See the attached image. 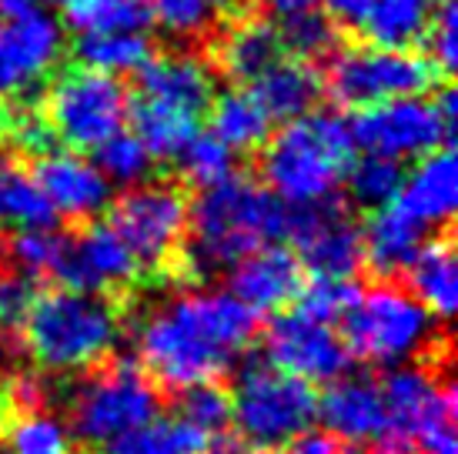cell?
I'll return each instance as SVG.
<instances>
[{
	"label": "cell",
	"instance_id": "obj_1",
	"mask_svg": "<svg viewBox=\"0 0 458 454\" xmlns=\"http://www.w3.org/2000/svg\"><path fill=\"white\" fill-rule=\"evenodd\" d=\"M258 334V315L231 290H188L154 307L138 328L148 378L171 391L217 381Z\"/></svg>",
	"mask_w": 458,
	"mask_h": 454
},
{
	"label": "cell",
	"instance_id": "obj_2",
	"mask_svg": "<svg viewBox=\"0 0 458 454\" xmlns=\"http://www.w3.org/2000/svg\"><path fill=\"white\" fill-rule=\"evenodd\" d=\"M191 244L181 248L178 265H188L194 278L225 271L265 240L288 234V201L271 188H261L242 174H231L211 188H201L191 204Z\"/></svg>",
	"mask_w": 458,
	"mask_h": 454
},
{
	"label": "cell",
	"instance_id": "obj_3",
	"mask_svg": "<svg viewBox=\"0 0 458 454\" xmlns=\"http://www.w3.org/2000/svg\"><path fill=\"white\" fill-rule=\"evenodd\" d=\"M30 361L47 374H81L98 367L121 338V315L104 294L44 290L34 294L21 324Z\"/></svg>",
	"mask_w": 458,
	"mask_h": 454
},
{
	"label": "cell",
	"instance_id": "obj_4",
	"mask_svg": "<svg viewBox=\"0 0 458 454\" xmlns=\"http://www.w3.org/2000/svg\"><path fill=\"white\" fill-rule=\"evenodd\" d=\"M355 157V144L338 114H305L265 140L261 174L267 188L288 204L335 198Z\"/></svg>",
	"mask_w": 458,
	"mask_h": 454
},
{
	"label": "cell",
	"instance_id": "obj_5",
	"mask_svg": "<svg viewBox=\"0 0 458 454\" xmlns=\"http://www.w3.org/2000/svg\"><path fill=\"white\" fill-rule=\"evenodd\" d=\"M342 340L358 361L398 367L435 351L438 317L411 290L378 284L344 311Z\"/></svg>",
	"mask_w": 458,
	"mask_h": 454
},
{
	"label": "cell",
	"instance_id": "obj_6",
	"mask_svg": "<svg viewBox=\"0 0 458 454\" xmlns=\"http://www.w3.org/2000/svg\"><path fill=\"white\" fill-rule=\"evenodd\" d=\"M231 398V421L244 441L275 451L281 444L305 434L318 417V394L311 381L288 374L271 361H251L244 367Z\"/></svg>",
	"mask_w": 458,
	"mask_h": 454
},
{
	"label": "cell",
	"instance_id": "obj_7",
	"mask_svg": "<svg viewBox=\"0 0 458 454\" xmlns=\"http://www.w3.org/2000/svg\"><path fill=\"white\" fill-rule=\"evenodd\" d=\"M455 90L442 88L432 101L398 97V101L358 107L355 121L348 124V134H352V144L365 154L408 161V157H421L445 147L455 134Z\"/></svg>",
	"mask_w": 458,
	"mask_h": 454
},
{
	"label": "cell",
	"instance_id": "obj_8",
	"mask_svg": "<svg viewBox=\"0 0 458 454\" xmlns=\"http://www.w3.org/2000/svg\"><path fill=\"white\" fill-rule=\"evenodd\" d=\"M161 415V394L138 361H114L71 394V431L88 444H107Z\"/></svg>",
	"mask_w": 458,
	"mask_h": 454
},
{
	"label": "cell",
	"instance_id": "obj_9",
	"mask_svg": "<svg viewBox=\"0 0 458 454\" xmlns=\"http://www.w3.org/2000/svg\"><path fill=\"white\" fill-rule=\"evenodd\" d=\"M438 71L421 54L408 47H348L328 67L331 97L344 107H371V104L421 97L438 84Z\"/></svg>",
	"mask_w": 458,
	"mask_h": 454
},
{
	"label": "cell",
	"instance_id": "obj_10",
	"mask_svg": "<svg viewBox=\"0 0 458 454\" xmlns=\"http://www.w3.org/2000/svg\"><path fill=\"white\" fill-rule=\"evenodd\" d=\"M191 224V201L178 184H134L111 207V227L131 248L140 267H174Z\"/></svg>",
	"mask_w": 458,
	"mask_h": 454
},
{
	"label": "cell",
	"instance_id": "obj_11",
	"mask_svg": "<svg viewBox=\"0 0 458 454\" xmlns=\"http://www.w3.org/2000/svg\"><path fill=\"white\" fill-rule=\"evenodd\" d=\"M128 90L121 80L101 71H67L51 84L40 111L51 124L54 138L67 147H98L117 134L128 121Z\"/></svg>",
	"mask_w": 458,
	"mask_h": 454
},
{
	"label": "cell",
	"instance_id": "obj_12",
	"mask_svg": "<svg viewBox=\"0 0 458 454\" xmlns=\"http://www.w3.org/2000/svg\"><path fill=\"white\" fill-rule=\"evenodd\" d=\"M385 431L375 441L378 454H415V444L432 425L455 421V388L428 367L398 365L382 381Z\"/></svg>",
	"mask_w": 458,
	"mask_h": 454
},
{
	"label": "cell",
	"instance_id": "obj_13",
	"mask_svg": "<svg viewBox=\"0 0 458 454\" xmlns=\"http://www.w3.org/2000/svg\"><path fill=\"white\" fill-rule=\"evenodd\" d=\"M298 248V261L318 278H355L365 265L361 227L344 214L335 198L311 204H288V234Z\"/></svg>",
	"mask_w": 458,
	"mask_h": 454
},
{
	"label": "cell",
	"instance_id": "obj_14",
	"mask_svg": "<svg viewBox=\"0 0 458 454\" xmlns=\"http://www.w3.org/2000/svg\"><path fill=\"white\" fill-rule=\"evenodd\" d=\"M265 351L275 367L305 381H328L331 384L352 365V354L344 348L342 334L335 331V324L315 321L301 311L278 315L267 324Z\"/></svg>",
	"mask_w": 458,
	"mask_h": 454
},
{
	"label": "cell",
	"instance_id": "obj_15",
	"mask_svg": "<svg viewBox=\"0 0 458 454\" xmlns=\"http://www.w3.org/2000/svg\"><path fill=\"white\" fill-rule=\"evenodd\" d=\"M138 274V257L131 254V248L107 221V224H88L77 238H67L64 257H61L54 278L71 290L107 298L114 290L131 288Z\"/></svg>",
	"mask_w": 458,
	"mask_h": 454
},
{
	"label": "cell",
	"instance_id": "obj_16",
	"mask_svg": "<svg viewBox=\"0 0 458 454\" xmlns=\"http://www.w3.org/2000/svg\"><path fill=\"white\" fill-rule=\"evenodd\" d=\"M64 34L51 13L38 11L0 21V97H24L51 74Z\"/></svg>",
	"mask_w": 458,
	"mask_h": 454
},
{
	"label": "cell",
	"instance_id": "obj_17",
	"mask_svg": "<svg viewBox=\"0 0 458 454\" xmlns=\"http://www.w3.org/2000/svg\"><path fill=\"white\" fill-rule=\"evenodd\" d=\"M231 271V294L251 307L255 315H271L281 311L301 294L305 288V265L298 254L281 248V244H261L242 261H234Z\"/></svg>",
	"mask_w": 458,
	"mask_h": 454
},
{
	"label": "cell",
	"instance_id": "obj_18",
	"mask_svg": "<svg viewBox=\"0 0 458 454\" xmlns=\"http://www.w3.org/2000/svg\"><path fill=\"white\" fill-rule=\"evenodd\" d=\"M34 181L57 217L90 221L101 214L104 207H111V181L98 171L94 161L81 157V154L51 151L38 157Z\"/></svg>",
	"mask_w": 458,
	"mask_h": 454
},
{
	"label": "cell",
	"instance_id": "obj_19",
	"mask_svg": "<svg viewBox=\"0 0 458 454\" xmlns=\"http://www.w3.org/2000/svg\"><path fill=\"white\" fill-rule=\"evenodd\" d=\"M318 417L328 434L352 444H375L385 431L382 384L369 378H335L318 398Z\"/></svg>",
	"mask_w": 458,
	"mask_h": 454
},
{
	"label": "cell",
	"instance_id": "obj_20",
	"mask_svg": "<svg viewBox=\"0 0 458 454\" xmlns=\"http://www.w3.org/2000/svg\"><path fill=\"white\" fill-rule=\"evenodd\" d=\"M394 204L421 227H445L458 204V161L448 147L421 154V161L402 174Z\"/></svg>",
	"mask_w": 458,
	"mask_h": 454
},
{
	"label": "cell",
	"instance_id": "obj_21",
	"mask_svg": "<svg viewBox=\"0 0 458 454\" xmlns=\"http://www.w3.org/2000/svg\"><path fill=\"white\" fill-rule=\"evenodd\" d=\"M138 94L165 101L184 114L201 117L215 101V74L211 67L194 54L174 51L151 57L138 71Z\"/></svg>",
	"mask_w": 458,
	"mask_h": 454
},
{
	"label": "cell",
	"instance_id": "obj_22",
	"mask_svg": "<svg viewBox=\"0 0 458 454\" xmlns=\"http://www.w3.org/2000/svg\"><path fill=\"white\" fill-rule=\"evenodd\" d=\"M425 231L411 214H405L398 204H385L375 207L369 224L361 231V248H365V261L378 278H394L405 274L408 265L415 261V254L425 244Z\"/></svg>",
	"mask_w": 458,
	"mask_h": 454
},
{
	"label": "cell",
	"instance_id": "obj_23",
	"mask_svg": "<svg viewBox=\"0 0 458 454\" xmlns=\"http://www.w3.org/2000/svg\"><path fill=\"white\" fill-rule=\"evenodd\" d=\"M251 94L271 121H294L315 111L325 94V80L308 61H275L265 74L251 80Z\"/></svg>",
	"mask_w": 458,
	"mask_h": 454
},
{
	"label": "cell",
	"instance_id": "obj_24",
	"mask_svg": "<svg viewBox=\"0 0 458 454\" xmlns=\"http://www.w3.org/2000/svg\"><path fill=\"white\" fill-rule=\"evenodd\" d=\"M281 54H284V47H281L278 27L261 21V17H248V21H238L225 30V38L217 40L215 47V61L231 80L251 84L271 63L281 61Z\"/></svg>",
	"mask_w": 458,
	"mask_h": 454
},
{
	"label": "cell",
	"instance_id": "obj_25",
	"mask_svg": "<svg viewBox=\"0 0 458 454\" xmlns=\"http://www.w3.org/2000/svg\"><path fill=\"white\" fill-rule=\"evenodd\" d=\"M128 117L131 130L138 134L154 161H178V154L191 144L201 124V117L178 111L165 101L144 97V94H134V101H128Z\"/></svg>",
	"mask_w": 458,
	"mask_h": 454
},
{
	"label": "cell",
	"instance_id": "obj_26",
	"mask_svg": "<svg viewBox=\"0 0 458 454\" xmlns=\"http://www.w3.org/2000/svg\"><path fill=\"white\" fill-rule=\"evenodd\" d=\"M408 281H411V294L419 298L435 317L455 315L458 307V265L455 251H452V240L432 238V244L425 240L421 251L415 254V261L408 265Z\"/></svg>",
	"mask_w": 458,
	"mask_h": 454
},
{
	"label": "cell",
	"instance_id": "obj_27",
	"mask_svg": "<svg viewBox=\"0 0 458 454\" xmlns=\"http://www.w3.org/2000/svg\"><path fill=\"white\" fill-rule=\"evenodd\" d=\"M74 61L101 74H138L151 61V40L144 30H81L74 40Z\"/></svg>",
	"mask_w": 458,
	"mask_h": 454
},
{
	"label": "cell",
	"instance_id": "obj_28",
	"mask_svg": "<svg viewBox=\"0 0 458 454\" xmlns=\"http://www.w3.org/2000/svg\"><path fill=\"white\" fill-rule=\"evenodd\" d=\"M211 134L231 151H255L271 138V117L251 90H225L211 101Z\"/></svg>",
	"mask_w": 458,
	"mask_h": 454
},
{
	"label": "cell",
	"instance_id": "obj_29",
	"mask_svg": "<svg viewBox=\"0 0 458 454\" xmlns=\"http://www.w3.org/2000/svg\"><path fill=\"white\" fill-rule=\"evenodd\" d=\"M432 13L435 0H369L361 34L382 47H408L425 38Z\"/></svg>",
	"mask_w": 458,
	"mask_h": 454
},
{
	"label": "cell",
	"instance_id": "obj_30",
	"mask_svg": "<svg viewBox=\"0 0 458 454\" xmlns=\"http://www.w3.org/2000/svg\"><path fill=\"white\" fill-rule=\"evenodd\" d=\"M51 224H57V214L38 188L34 174L17 161H0V227L24 231V227Z\"/></svg>",
	"mask_w": 458,
	"mask_h": 454
},
{
	"label": "cell",
	"instance_id": "obj_31",
	"mask_svg": "<svg viewBox=\"0 0 458 454\" xmlns=\"http://www.w3.org/2000/svg\"><path fill=\"white\" fill-rule=\"evenodd\" d=\"M67 234H61L57 227H24V231H13L11 238L4 240L0 257L11 265L13 274H21L27 281L54 278L57 265L64 257Z\"/></svg>",
	"mask_w": 458,
	"mask_h": 454
},
{
	"label": "cell",
	"instance_id": "obj_32",
	"mask_svg": "<svg viewBox=\"0 0 458 454\" xmlns=\"http://www.w3.org/2000/svg\"><path fill=\"white\" fill-rule=\"evenodd\" d=\"M201 431L191 428L181 415L151 417L148 425L128 431L124 438L107 444V454H204Z\"/></svg>",
	"mask_w": 458,
	"mask_h": 454
},
{
	"label": "cell",
	"instance_id": "obj_33",
	"mask_svg": "<svg viewBox=\"0 0 458 454\" xmlns=\"http://www.w3.org/2000/svg\"><path fill=\"white\" fill-rule=\"evenodd\" d=\"M67 21L77 30H148V0H71Z\"/></svg>",
	"mask_w": 458,
	"mask_h": 454
},
{
	"label": "cell",
	"instance_id": "obj_34",
	"mask_svg": "<svg viewBox=\"0 0 458 454\" xmlns=\"http://www.w3.org/2000/svg\"><path fill=\"white\" fill-rule=\"evenodd\" d=\"M402 174H405V171L398 167V161L365 154L361 161H352L348 174H344V184H348L352 201L375 211V207H385V204H392L394 198H398Z\"/></svg>",
	"mask_w": 458,
	"mask_h": 454
},
{
	"label": "cell",
	"instance_id": "obj_35",
	"mask_svg": "<svg viewBox=\"0 0 458 454\" xmlns=\"http://www.w3.org/2000/svg\"><path fill=\"white\" fill-rule=\"evenodd\" d=\"M98 171H101L111 184H124V188H134L144 177L151 174L154 157L148 154V147L138 140L134 130H117L107 140H101L98 147Z\"/></svg>",
	"mask_w": 458,
	"mask_h": 454
},
{
	"label": "cell",
	"instance_id": "obj_36",
	"mask_svg": "<svg viewBox=\"0 0 458 454\" xmlns=\"http://www.w3.org/2000/svg\"><path fill=\"white\" fill-rule=\"evenodd\" d=\"M278 38H281V47L288 54H294L298 61H315V57H325V54L335 51L338 27L331 24L328 13L311 7V11L281 17Z\"/></svg>",
	"mask_w": 458,
	"mask_h": 454
},
{
	"label": "cell",
	"instance_id": "obj_37",
	"mask_svg": "<svg viewBox=\"0 0 458 454\" xmlns=\"http://www.w3.org/2000/svg\"><path fill=\"white\" fill-rule=\"evenodd\" d=\"M7 454H71V428L47 411H27L11 425Z\"/></svg>",
	"mask_w": 458,
	"mask_h": 454
},
{
	"label": "cell",
	"instance_id": "obj_38",
	"mask_svg": "<svg viewBox=\"0 0 458 454\" xmlns=\"http://www.w3.org/2000/svg\"><path fill=\"white\" fill-rule=\"evenodd\" d=\"M184 177L198 188H211L217 181L234 174V151L221 144L215 134H194V140L178 154Z\"/></svg>",
	"mask_w": 458,
	"mask_h": 454
},
{
	"label": "cell",
	"instance_id": "obj_39",
	"mask_svg": "<svg viewBox=\"0 0 458 454\" xmlns=\"http://www.w3.org/2000/svg\"><path fill=\"white\" fill-rule=\"evenodd\" d=\"M191 428H198L204 438H215L228 428L231 421V398L228 391H221L215 381L208 384H194L181 391V411H178Z\"/></svg>",
	"mask_w": 458,
	"mask_h": 454
},
{
	"label": "cell",
	"instance_id": "obj_40",
	"mask_svg": "<svg viewBox=\"0 0 458 454\" xmlns=\"http://www.w3.org/2000/svg\"><path fill=\"white\" fill-rule=\"evenodd\" d=\"M358 294L361 290L355 288V281L352 278H318L301 288V315L315 317V321H325V324H335V321H342L344 311L358 301Z\"/></svg>",
	"mask_w": 458,
	"mask_h": 454
},
{
	"label": "cell",
	"instance_id": "obj_41",
	"mask_svg": "<svg viewBox=\"0 0 458 454\" xmlns=\"http://www.w3.org/2000/svg\"><path fill=\"white\" fill-rule=\"evenodd\" d=\"M4 138L11 140L21 154L34 157V161L57 147V138H54L51 124H47V117H44V111H40L38 104H34V107H30V104H21L17 111L7 114V121H4Z\"/></svg>",
	"mask_w": 458,
	"mask_h": 454
},
{
	"label": "cell",
	"instance_id": "obj_42",
	"mask_svg": "<svg viewBox=\"0 0 458 454\" xmlns=\"http://www.w3.org/2000/svg\"><path fill=\"white\" fill-rule=\"evenodd\" d=\"M215 0H148L151 21L174 38H198L215 21Z\"/></svg>",
	"mask_w": 458,
	"mask_h": 454
},
{
	"label": "cell",
	"instance_id": "obj_43",
	"mask_svg": "<svg viewBox=\"0 0 458 454\" xmlns=\"http://www.w3.org/2000/svg\"><path fill=\"white\" fill-rule=\"evenodd\" d=\"M428 51L438 74H452L458 63V13L455 0H438L432 13V24L425 30Z\"/></svg>",
	"mask_w": 458,
	"mask_h": 454
},
{
	"label": "cell",
	"instance_id": "obj_44",
	"mask_svg": "<svg viewBox=\"0 0 458 454\" xmlns=\"http://www.w3.org/2000/svg\"><path fill=\"white\" fill-rule=\"evenodd\" d=\"M34 301V281L21 278V274H4L0 278V331L17 334L24 324L27 311Z\"/></svg>",
	"mask_w": 458,
	"mask_h": 454
},
{
	"label": "cell",
	"instance_id": "obj_45",
	"mask_svg": "<svg viewBox=\"0 0 458 454\" xmlns=\"http://www.w3.org/2000/svg\"><path fill=\"white\" fill-rule=\"evenodd\" d=\"M325 13L331 17V24L335 27L361 30L365 13H369V0H325Z\"/></svg>",
	"mask_w": 458,
	"mask_h": 454
},
{
	"label": "cell",
	"instance_id": "obj_46",
	"mask_svg": "<svg viewBox=\"0 0 458 454\" xmlns=\"http://www.w3.org/2000/svg\"><path fill=\"white\" fill-rule=\"evenodd\" d=\"M288 454H344L342 444L328 431H305L294 441H288Z\"/></svg>",
	"mask_w": 458,
	"mask_h": 454
},
{
	"label": "cell",
	"instance_id": "obj_47",
	"mask_svg": "<svg viewBox=\"0 0 458 454\" xmlns=\"http://www.w3.org/2000/svg\"><path fill=\"white\" fill-rule=\"evenodd\" d=\"M204 454H275L267 451V448H258V444L244 441V438H231V434H215V438H208L204 444Z\"/></svg>",
	"mask_w": 458,
	"mask_h": 454
},
{
	"label": "cell",
	"instance_id": "obj_48",
	"mask_svg": "<svg viewBox=\"0 0 458 454\" xmlns=\"http://www.w3.org/2000/svg\"><path fill=\"white\" fill-rule=\"evenodd\" d=\"M40 0H0V21H11V17H24V13L38 11Z\"/></svg>",
	"mask_w": 458,
	"mask_h": 454
},
{
	"label": "cell",
	"instance_id": "obj_49",
	"mask_svg": "<svg viewBox=\"0 0 458 454\" xmlns=\"http://www.w3.org/2000/svg\"><path fill=\"white\" fill-rule=\"evenodd\" d=\"M267 4H271V11L278 13V17H288V13H301L318 7L321 0H267Z\"/></svg>",
	"mask_w": 458,
	"mask_h": 454
},
{
	"label": "cell",
	"instance_id": "obj_50",
	"mask_svg": "<svg viewBox=\"0 0 458 454\" xmlns=\"http://www.w3.org/2000/svg\"><path fill=\"white\" fill-rule=\"evenodd\" d=\"M13 411H17V404H13L11 381L0 374V428H4V425H11Z\"/></svg>",
	"mask_w": 458,
	"mask_h": 454
},
{
	"label": "cell",
	"instance_id": "obj_51",
	"mask_svg": "<svg viewBox=\"0 0 458 454\" xmlns=\"http://www.w3.org/2000/svg\"><path fill=\"white\" fill-rule=\"evenodd\" d=\"M215 4H228V7H244V4H251V0H215Z\"/></svg>",
	"mask_w": 458,
	"mask_h": 454
},
{
	"label": "cell",
	"instance_id": "obj_52",
	"mask_svg": "<svg viewBox=\"0 0 458 454\" xmlns=\"http://www.w3.org/2000/svg\"><path fill=\"white\" fill-rule=\"evenodd\" d=\"M4 121H7V111L0 107V140H4Z\"/></svg>",
	"mask_w": 458,
	"mask_h": 454
},
{
	"label": "cell",
	"instance_id": "obj_53",
	"mask_svg": "<svg viewBox=\"0 0 458 454\" xmlns=\"http://www.w3.org/2000/svg\"><path fill=\"white\" fill-rule=\"evenodd\" d=\"M40 4H57V7H67L71 0H40Z\"/></svg>",
	"mask_w": 458,
	"mask_h": 454
},
{
	"label": "cell",
	"instance_id": "obj_54",
	"mask_svg": "<svg viewBox=\"0 0 458 454\" xmlns=\"http://www.w3.org/2000/svg\"><path fill=\"white\" fill-rule=\"evenodd\" d=\"M0 454H7V448H0Z\"/></svg>",
	"mask_w": 458,
	"mask_h": 454
}]
</instances>
